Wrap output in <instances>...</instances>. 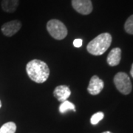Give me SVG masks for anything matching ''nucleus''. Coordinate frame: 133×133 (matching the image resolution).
<instances>
[{
    "label": "nucleus",
    "instance_id": "15",
    "mask_svg": "<svg viewBox=\"0 0 133 133\" xmlns=\"http://www.w3.org/2000/svg\"><path fill=\"white\" fill-rule=\"evenodd\" d=\"M83 44V41L81 38H76L73 41V45L75 48H81Z\"/></svg>",
    "mask_w": 133,
    "mask_h": 133
},
{
    "label": "nucleus",
    "instance_id": "5",
    "mask_svg": "<svg viewBox=\"0 0 133 133\" xmlns=\"http://www.w3.org/2000/svg\"><path fill=\"white\" fill-rule=\"evenodd\" d=\"M71 2L72 8L80 14H90L93 9L91 0H72Z\"/></svg>",
    "mask_w": 133,
    "mask_h": 133
},
{
    "label": "nucleus",
    "instance_id": "14",
    "mask_svg": "<svg viewBox=\"0 0 133 133\" xmlns=\"http://www.w3.org/2000/svg\"><path fill=\"white\" fill-rule=\"evenodd\" d=\"M104 115L102 112H96L90 118V122L92 125H96L98 123H99L100 121L104 118Z\"/></svg>",
    "mask_w": 133,
    "mask_h": 133
},
{
    "label": "nucleus",
    "instance_id": "12",
    "mask_svg": "<svg viewBox=\"0 0 133 133\" xmlns=\"http://www.w3.org/2000/svg\"><path fill=\"white\" fill-rule=\"evenodd\" d=\"M73 110L74 112H76V107H75V105L73 104L72 103L70 102L69 101H64L62 102L61 105L59 106V111L61 113H64L66 112L67 110Z\"/></svg>",
    "mask_w": 133,
    "mask_h": 133
},
{
    "label": "nucleus",
    "instance_id": "2",
    "mask_svg": "<svg viewBox=\"0 0 133 133\" xmlns=\"http://www.w3.org/2000/svg\"><path fill=\"white\" fill-rule=\"evenodd\" d=\"M111 43L112 36L108 33H101L89 42L87 50L93 56H101L108 50Z\"/></svg>",
    "mask_w": 133,
    "mask_h": 133
},
{
    "label": "nucleus",
    "instance_id": "4",
    "mask_svg": "<svg viewBox=\"0 0 133 133\" xmlns=\"http://www.w3.org/2000/svg\"><path fill=\"white\" fill-rule=\"evenodd\" d=\"M114 84L117 90L124 95H128L132 91V83L128 75L123 72H118L114 77Z\"/></svg>",
    "mask_w": 133,
    "mask_h": 133
},
{
    "label": "nucleus",
    "instance_id": "8",
    "mask_svg": "<svg viewBox=\"0 0 133 133\" xmlns=\"http://www.w3.org/2000/svg\"><path fill=\"white\" fill-rule=\"evenodd\" d=\"M70 95H71V90L69 88V87L66 85L58 86L53 91L54 97L60 102L66 101Z\"/></svg>",
    "mask_w": 133,
    "mask_h": 133
},
{
    "label": "nucleus",
    "instance_id": "13",
    "mask_svg": "<svg viewBox=\"0 0 133 133\" xmlns=\"http://www.w3.org/2000/svg\"><path fill=\"white\" fill-rule=\"evenodd\" d=\"M124 30L129 34L133 35V15L130 16L124 24Z\"/></svg>",
    "mask_w": 133,
    "mask_h": 133
},
{
    "label": "nucleus",
    "instance_id": "1",
    "mask_svg": "<svg viewBox=\"0 0 133 133\" xmlns=\"http://www.w3.org/2000/svg\"><path fill=\"white\" fill-rule=\"evenodd\" d=\"M26 71L29 78L38 84L45 82L50 76V69L48 64L38 59L29 62L26 66Z\"/></svg>",
    "mask_w": 133,
    "mask_h": 133
},
{
    "label": "nucleus",
    "instance_id": "10",
    "mask_svg": "<svg viewBox=\"0 0 133 133\" xmlns=\"http://www.w3.org/2000/svg\"><path fill=\"white\" fill-rule=\"evenodd\" d=\"M19 0H2V8L6 13H14L19 6Z\"/></svg>",
    "mask_w": 133,
    "mask_h": 133
},
{
    "label": "nucleus",
    "instance_id": "3",
    "mask_svg": "<svg viewBox=\"0 0 133 133\" xmlns=\"http://www.w3.org/2000/svg\"><path fill=\"white\" fill-rule=\"evenodd\" d=\"M47 30L52 38L62 40L67 35V29L65 24L58 19H51L47 23Z\"/></svg>",
    "mask_w": 133,
    "mask_h": 133
},
{
    "label": "nucleus",
    "instance_id": "6",
    "mask_svg": "<svg viewBox=\"0 0 133 133\" xmlns=\"http://www.w3.org/2000/svg\"><path fill=\"white\" fill-rule=\"evenodd\" d=\"M22 28V23L19 20H12L2 24L1 30L5 36L11 37L15 35Z\"/></svg>",
    "mask_w": 133,
    "mask_h": 133
},
{
    "label": "nucleus",
    "instance_id": "7",
    "mask_svg": "<svg viewBox=\"0 0 133 133\" xmlns=\"http://www.w3.org/2000/svg\"><path fill=\"white\" fill-rule=\"evenodd\" d=\"M104 87V81L97 76H93L91 78L87 87L88 92L92 95H98Z\"/></svg>",
    "mask_w": 133,
    "mask_h": 133
},
{
    "label": "nucleus",
    "instance_id": "16",
    "mask_svg": "<svg viewBox=\"0 0 133 133\" xmlns=\"http://www.w3.org/2000/svg\"><path fill=\"white\" fill-rule=\"evenodd\" d=\"M130 74H131V76L133 78V64H132V68H131V70H130Z\"/></svg>",
    "mask_w": 133,
    "mask_h": 133
},
{
    "label": "nucleus",
    "instance_id": "17",
    "mask_svg": "<svg viewBox=\"0 0 133 133\" xmlns=\"http://www.w3.org/2000/svg\"><path fill=\"white\" fill-rule=\"evenodd\" d=\"M102 133H112V132H109V131H106V132H102Z\"/></svg>",
    "mask_w": 133,
    "mask_h": 133
},
{
    "label": "nucleus",
    "instance_id": "18",
    "mask_svg": "<svg viewBox=\"0 0 133 133\" xmlns=\"http://www.w3.org/2000/svg\"><path fill=\"white\" fill-rule=\"evenodd\" d=\"M2 107V102H1V101H0V108Z\"/></svg>",
    "mask_w": 133,
    "mask_h": 133
},
{
    "label": "nucleus",
    "instance_id": "9",
    "mask_svg": "<svg viewBox=\"0 0 133 133\" xmlns=\"http://www.w3.org/2000/svg\"><path fill=\"white\" fill-rule=\"evenodd\" d=\"M121 58V50L119 48H113L107 56V62L109 66H114L119 64Z\"/></svg>",
    "mask_w": 133,
    "mask_h": 133
},
{
    "label": "nucleus",
    "instance_id": "11",
    "mask_svg": "<svg viewBox=\"0 0 133 133\" xmlns=\"http://www.w3.org/2000/svg\"><path fill=\"white\" fill-rule=\"evenodd\" d=\"M16 125L14 122H8L4 124L0 128V133H15Z\"/></svg>",
    "mask_w": 133,
    "mask_h": 133
}]
</instances>
